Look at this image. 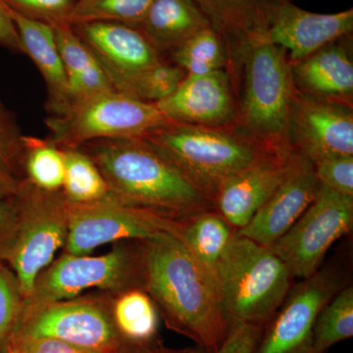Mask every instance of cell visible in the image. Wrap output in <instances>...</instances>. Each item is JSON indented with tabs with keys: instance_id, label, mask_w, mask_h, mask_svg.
Listing matches in <instances>:
<instances>
[{
	"instance_id": "obj_23",
	"label": "cell",
	"mask_w": 353,
	"mask_h": 353,
	"mask_svg": "<svg viewBox=\"0 0 353 353\" xmlns=\"http://www.w3.org/2000/svg\"><path fill=\"white\" fill-rule=\"evenodd\" d=\"M209 26L194 0H153L139 29L165 57Z\"/></svg>"
},
{
	"instance_id": "obj_26",
	"label": "cell",
	"mask_w": 353,
	"mask_h": 353,
	"mask_svg": "<svg viewBox=\"0 0 353 353\" xmlns=\"http://www.w3.org/2000/svg\"><path fill=\"white\" fill-rule=\"evenodd\" d=\"M165 58L178 65L187 75L228 70L230 65L226 44L212 26L190 37Z\"/></svg>"
},
{
	"instance_id": "obj_10",
	"label": "cell",
	"mask_w": 353,
	"mask_h": 353,
	"mask_svg": "<svg viewBox=\"0 0 353 353\" xmlns=\"http://www.w3.org/2000/svg\"><path fill=\"white\" fill-rule=\"evenodd\" d=\"M353 227V196L320 183L303 215L273 245L294 279L310 277L321 268L331 246Z\"/></svg>"
},
{
	"instance_id": "obj_34",
	"label": "cell",
	"mask_w": 353,
	"mask_h": 353,
	"mask_svg": "<svg viewBox=\"0 0 353 353\" xmlns=\"http://www.w3.org/2000/svg\"><path fill=\"white\" fill-rule=\"evenodd\" d=\"M312 163L318 182L334 192L353 196V155L324 158Z\"/></svg>"
},
{
	"instance_id": "obj_38",
	"label": "cell",
	"mask_w": 353,
	"mask_h": 353,
	"mask_svg": "<svg viewBox=\"0 0 353 353\" xmlns=\"http://www.w3.org/2000/svg\"><path fill=\"white\" fill-rule=\"evenodd\" d=\"M18 224V203L16 194L0 201V262H3L12 243Z\"/></svg>"
},
{
	"instance_id": "obj_1",
	"label": "cell",
	"mask_w": 353,
	"mask_h": 353,
	"mask_svg": "<svg viewBox=\"0 0 353 353\" xmlns=\"http://www.w3.org/2000/svg\"><path fill=\"white\" fill-rule=\"evenodd\" d=\"M143 290L152 297L167 326L215 352L231 323L223 307L213 273L173 234L159 233L139 241Z\"/></svg>"
},
{
	"instance_id": "obj_40",
	"label": "cell",
	"mask_w": 353,
	"mask_h": 353,
	"mask_svg": "<svg viewBox=\"0 0 353 353\" xmlns=\"http://www.w3.org/2000/svg\"><path fill=\"white\" fill-rule=\"evenodd\" d=\"M20 183L13 176L0 171V201L15 196L19 189Z\"/></svg>"
},
{
	"instance_id": "obj_5",
	"label": "cell",
	"mask_w": 353,
	"mask_h": 353,
	"mask_svg": "<svg viewBox=\"0 0 353 353\" xmlns=\"http://www.w3.org/2000/svg\"><path fill=\"white\" fill-rule=\"evenodd\" d=\"M230 323L264 326L292 288L289 267L272 246L236 233L213 270Z\"/></svg>"
},
{
	"instance_id": "obj_8",
	"label": "cell",
	"mask_w": 353,
	"mask_h": 353,
	"mask_svg": "<svg viewBox=\"0 0 353 353\" xmlns=\"http://www.w3.org/2000/svg\"><path fill=\"white\" fill-rule=\"evenodd\" d=\"M170 122L157 104L116 90L76 104L64 115L46 119L50 139L60 148L99 139L143 138Z\"/></svg>"
},
{
	"instance_id": "obj_22",
	"label": "cell",
	"mask_w": 353,
	"mask_h": 353,
	"mask_svg": "<svg viewBox=\"0 0 353 353\" xmlns=\"http://www.w3.org/2000/svg\"><path fill=\"white\" fill-rule=\"evenodd\" d=\"M50 25L54 30L66 72L70 108L97 95L115 90L99 60L79 38L72 26L64 21H55Z\"/></svg>"
},
{
	"instance_id": "obj_32",
	"label": "cell",
	"mask_w": 353,
	"mask_h": 353,
	"mask_svg": "<svg viewBox=\"0 0 353 353\" xmlns=\"http://www.w3.org/2000/svg\"><path fill=\"white\" fill-rule=\"evenodd\" d=\"M0 171L22 182L25 179V136L17 117L0 97Z\"/></svg>"
},
{
	"instance_id": "obj_7",
	"label": "cell",
	"mask_w": 353,
	"mask_h": 353,
	"mask_svg": "<svg viewBox=\"0 0 353 353\" xmlns=\"http://www.w3.org/2000/svg\"><path fill=\"white\" fill-rule=\"evenodd\" d=\"M94 288L119 294L132 289H143L139 241L134 246L116 245L110 252L99 256L65 253L39 274L31 296L23 301L22 312L68 301Z\"/></svg>"
},
{
	"instance_id": "obj_16",
	"label": "cell",
	"mask_w": 353,
	"mask_h": 353,
	"mask_svg": "<svg viewBox=\"0 0 353 353\" xmlns=\"http://www.w3.org/2000/svg\"><path fill=\"white\" fill-rule=\"evenodd\" d=\"M319 185L312 161L294 152L292 166L283 182L236 234L261 245H273L310 205Z\"/></svg>"
},
{
	"instance_id": "obj_2",
	"label": "cell",
	"mask_w": 353,
	"mask_h": 353,
	"mask_svg": "<svg viewBox=\"0 0 353 353\" xmlns=\"http://www.w3.org/2000/svg\"><path fill=\"white\" fill-rule=\"evenodd\" d=\"M77 148L94 162L111 196L123 203L175 222L215 209L214 201L145 139H99Z\"/></svg>"
},
{
	"instance_id": "obj_18",
	"label": "cell",
	"mask_w": 353,
	"mask_h": 353,
	"mask_svg": "<svg viewBox=\"0 0 353 353\" xmlns=\"http://www.w3.org/2000/svg\"><path fill=\"white\" fill-rule=\"evenodd\" d=\"M294 152L271 155L228 179L215 194V209L236 230L243 229L289 173Z\"/></svg>"
},
{
	"instance_id": "obj_39",
	"label": "cell",
	"mask_w": 353,
	"mask_h": 353,
	"mask_svg": "<svg viewBox=\"0 0 353 353\" xmlns=\"http://www.w3.org/2000/svg\"><path fill=\"white\" fill-rule=\"evenodd\" d=\"M0 48L24 54L19 34L3 0H0Z\"/></svg>"
},
{
	"instance_id": "obj_31",
	"label": "cell",
	"mask_w": 353,
	"mask_h": 353,
	"mask_svg": "<svg viewBox=\"0 0 353 353\" xmlns=\"http://www.w3.org/2000/svg\"><path fill=\"white\" fill-rule=\"evenodd\" d=\"M185 76L182 68L165 58L163 61L119 83L115 90L139 101L157 104L170 97Z\"/></svg>"
},
{
	"instance_id": "obj_28",
	"label": "cell",
	"mask_w": 353,
	"mask_h": 353,
	"mask_svg": "<svg viewBox=\"0 0 353 353\" xmlns=\"http://www.w3.org/2000/svg\"><path fill=\"white\" fill-rule=\"evenodd\" d=\"M353 336V288L340 290L320 311L313 328L310 353H327Z\"/></svg>"
},
{
	"instance_id": "obj_14",
	"label": "cell",
	"mask_w": 353,
	"mask_h": 353,
	"mask_svg": "<svg viewBox=\"0 0 353 353\" xmlns=\"http://www.w3.org/2000/svg\"><path fill=\"white\" fill-rule=\"evenodd\" d=\"M157 106L176 123L203 127L239 125L233 81L227 70L185 76L175 92Z\"/></svg>"
},
{
	"instance_id": "obj_17",
	"label": "cell",
	"mask_w": 353,
	"mask_h": 353,
	"mask_svg": "<svg viewBox=\"0 0 353 353\" xmlns=\"http://www.w3.org/2000/svg\"><path fill=\"white\" fill-rule=\"evenodd\" d=\"M72 28L99 60L114 90L165 59L139 28L115 22L83 23Z\"/></svg>"
},
{
	"instance_id": "obj_6",
	"label": "cell",
	"mask_w": 353,
	"mask_h": 353,
	"mask_svg": "<svg viewBox=\"0 0 353 353\" xmlns=\"http://www.w3.org/2000/svg\"><path fill=\"white\" fill-rule=\"evenodd\" d=\"M18 224L4 261L15 274L23 299L31 296L37 279L66 243L68 212L61 190L46 192L29 181L16 194Z\"/></svg>"
},
{
	"instance_id": "obj_19",
	"label": "cell",
	"mask_w": 353,
	"mask_h": 353,
	"mask_svg": "<svg viewBox=\"0 0 353 353\" xmlns=\"http://www.w3.org/2000/svg\"><path fill=\"white\" fill-rule=\"evenodd\" d=\"M352 34L290 64L297 92L353 108Z\"/></svg>"
},
{
	"instance_id": "obj_41",
	"label": "cell",
	"mask_w": 353,
	"mask_h": 353,
	"mask_svg": "<svg viewBox=\"0 0 353 353\" xmlns=\"http://www.w3.org/2000/svg\"><path fill=\"white\" fill-rule=\"evenodd\" d=\"M143 353H211L206 352L203 348L197 347L183 348V350H169L161 345H153V347L145 348Z\"/></svg>"
},
{
	"instance_id": "obj_15",
	"label": "cell",
	"mask_w": 353,
	"mask_h": 353,
	"mask_svg": "<svg viewBox=\"0 0 353 353\" xmlns=\"http://www.w3.org/2000/svg\"><path fill=\"white\" fill-rule=\"evenodd\" d=\"M352 8L320 14L299 8L290 0H282L270 14L266 38L284 48L290 64H292L336 39L352 36Z\"/></svg>"
},
{
	"instance_id": "obj_33",
	"label": "cell",
	"mask_w": 353,
	"mask_h": 353,
	"mask_svg": "<svg viewBox=\"0 0 353 353\" xmlns=\"http://www.w3.org/2000/svg\"><path fill=\"white\" fill-rule=\"evenodd\" d=\"M23 299L17 278L0 262V353H6L22 312Z\"/></svg>"
},
{
	"instance_id": "obj_3",
	"label": "cell",
	"mask_w": 353,
	"mask_h": 353,
	"mask_svg": "<svg viewBox=\"0 0 353 353\" xmlns=\"http://www.w3.org/2000/svg\"><path fill=\"white\" fill-rule=\"evenodd\" d=\"M227 71L233 81L239 125L272 152L290 154L288 126L296 90L284 48L266 37L256 39Z\"/></svg>"
},
{
	"instance_id": "obj_29",
	"label": "cell",
	"mask_w": 353,
	"mask_h": 353,
	"mask_svg": "<svg viewBox=\"0 0 353 353\" xmlns=\"http://www.w3.org/2000/svg\"><path fill=\"white\" fill-rule=\"evenodd\" d=\"M65 176L62 148L50 139L25 136V179L46 192L61 190Z\"/></svg>"
},
{
	"instance_id": "obj_27",
	"label": "cell",
	"mask_w": 353,
	"mask_h": 353,
	"mask_svg": "<svg viewBox=\"0 0 353 353\" xmlns=\"http://www.w3.org/2000/svg\"><path fill=\"white\" fill-rule=\"evenodd\" d=\"M65 176L61 192L74 204L90 203L110 196L105 179L94 162L81 148H62Z\"/></svg>"
},
{
	"instance_id": "obj_20",
	"label": "cell",
	"mask_w": 353,
	"mask_h": 353,
	"mask_svg": "<svg viewBox=\"0 0 353 353\" xmlns=\"http://www.w3.org/2000/svg\"><path fill=\"white\" fill-rule=\"evenodd\" d=\"M7 9L19 34L24 54L31 58L46 83L48 116L64 115L70 109L68 83L52 26L27 17L9 6Z\"/></svg>"
},
{
	"instance_id": "obj_30",
	"label": "cell",
	"mask_w": 353,
	"mask_h": 353,
	"mask_svg": "<svg viewBox=\"0 0 353 353\" xmlns=\"http://www.w3.org/2000/svg\"><path fill=\"white\" fill-rule=\"evenodd\" d=\"M153 0H76L64 18L69 25L115 22L139 28Z\"/></svg>"
},
{
	"instance_id": "obj_11",
	"label": "cell",
	"mask_w": 353,
	"mask_h": 353,
	"mask_svg": "<svg viewBox=\"0 0 353 353\" xmlns=\"http://www.w3.org/2000/svg\"><path fill=\"white\" fill-rule=\"evenodd\" d=\"M66 202L68 236L65 248L69 254L88 255L108 243L141 241L164 232L176 236L182 223L132 208L111 194L90 203Z\"/></svg>"
},
{
	"instance_id": "obj_35",
	"label": "cell",
	"mask_w": 353,
	"mask_h": 353,
	"mask_svg": "<svg viewBox=\"0 0 353 353\" xmlns=\"http://www.w3.org/2000/svg\"><path fill=\"white\" fill-rule=\"evenodd\" d=\"M7 6L32 19L51 23L63 21L76 0H3Z\"/></svg>"
},
{
	"instance_id": "obj_4",
	"label": "cell",
	"mask_w": 353,
	"mask_h": 353,
	"mask_svg": "<svg viewBox=\"0 0 353 353\" xmlns=\"http://www.w3.org/2000/svg\"><path fill=\"white\" fill-rule=\"evenodd\" d=\"M143 139L180 167L213 201L228 179L259 160L280 155L255 141L240 125L203 127L170 122Z\"/></svg>"
},
{
	"instance_id": "obj_25",
	"label": "cell",
	"mask_w": 353,
	"mask_h": 353,
	"mask_svg": "<svg viewBox=\"0 0 353 353\" xmlns=\"http://www.w3.org/2000/svg\"><path fill=\"white\" fill-rule=\"evenodd\" d=\"M158 314L152 297L143 289L126 290L114 303V325L121 338L132 347L145 348L155 345Z\"/></svg>"
},
{
	"instance_id": "obj_24",
	"label": "cell",
	"mask_w": 353,
	"mask_h": 353,
	"mask_svg": "<svg viewBox=\"0 0 353 353\" xmlns=\"http://www.w3.org/2000/svg\"><path fill=\"white\" fill-rule=\"evenodd\" d=\"M236 233L216 209H211L181 223L176 238L213 273L216 263Z\"/></svg>"
},
{
	"instance_id": "obj_37",
	"label": "cell",
	"mask_w": 353,
	"mask_h": 353,
	"mask_svg": "<svg viewBox=\"0 0 353 353\" xmlns=\"http://www.w3.org/2000/svg\"><path fill=\"white\" fill-rule=\"evenodd\" d=\"M9 353H97L50 338H12Z\"/></svg>"
},
{
	"instance_id": "obj_13",
	"label": "cell",
	"mask_w": 353,
	"mask_h": 353,
	"mask_svg": "<svg viewBox=\"0 0 353 353\" xmlns=\"http://www.w3.org/2000/svg\"><path fill=\"white\" fill-rule=\"evenodd\" d=\"M288 141L292 152L312 162L353 155V108L296 92Z\"/></svg>"
},
{
	"instance_id": "obj_36",
	"label": "cell",
	"mask_w": 353,
	"mask_h": 353,
	"mask_svg": "<svg viewBox=\"0 0 353 353\" xmlns=\"http://www.w3.org/2000/svg\"><path fill=\"white\" fill-rule=\"evenodd\" d=\"M263 328L262 325L233 323L226 339L213 353H253Z\"/></svg>"
},
{
	"instance_id": "obj_42",
	"label": "cell",
	"mask_w": 353,
	"mask_h": 353,
	"mask_svg": "<svg viewBox=\"0 0 353 353\" xmlns=\"http://www.w3.org/2000/svg\"><path fill=\"white\" fill-rule=\"evenodd\" d=\"M145 348L136 347H132V345H127L126 347L120 348V350H117V352L112 353H143Z\"/></svg>"
},
{
	"instance_id": "obj_21",
	"label": "cell",
	"mask_w": 353,
	"mask_h": 353,
	"mask_svg": "<svg viewBox=\"0 0 353 353\" xmlns=\"http://www.w3.org/2000/svg\"><path fill=\"white\" fill-rule=\"evenodd\" d=\"M194 1L226 44L230 55V68L248 44L266 37L270 14L282 0Z\"/></svg>"
},
{
	"instance_id": "obj_12",
	"label": "cell",
	"mask_w": 353,
	"mask_h": 353,
	"mask_svg": "<svg viewBox=\"0 0 353 353\" xmlns=\"http://www.w3.org/2000/svg\"><path fill=\"white\" fill-rule=\"evenodd\" d=\"M50 338L97 353L122 348L121 336L101 305L68 301L46 304L22 312L12 338ZM12 340V339H11Z\"/></svg>"
},
{
	"instance_id": "obj_9",
	"label": "cell",
	"mask_w": 353,
	"mask_h": 353,
	"mask_svg": "<svg viewBox=\"0 0 353 353\" xmlns=\"http://www.w3.org/2000/svg\"><path fill=\"white\" fill-rule=\"evenodd\" d=\"M348 285L347 269L332 262L292 285L275 314L264 325L253 353H310L320 311Z\"/></svg>"
},
{
	"instance_id": "obj_43",
	"label": "cell",
	"mask_w": 353,
	"mask_h": 353,
	"mask_svg": "<svg viewBox=\"0 0 353 353\" xmlns=\"http://www.w3.org/2000/svg\"><path fill=\"white\" fill-rule=\"evenodd\" d=\"M6 353H9V352H6Z\"/></svg>"
}]
</instances>
